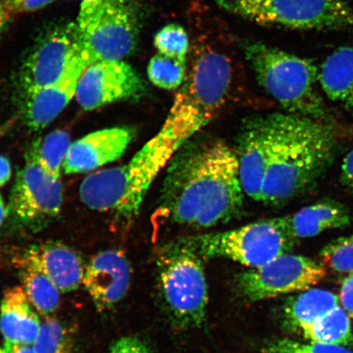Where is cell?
Returning a JSON list of instances; mask_svg holds the SVG:
<instances>
[{"label":"cell","mask_w":353,"mask_h":353,"mask_svg":"<svg viewBox=\"0 0 353 353\" xmlns=\"http://www.w3.org/2000/svg\"><path fill=\"white\" fill-rule=\"evenodd\" d=\"M245 195L235 149L221 140L188 141L167 165L159 211L170 223L213 228L240 214Z\"/></svg>","instance_id":"6da1fadb"},{"label":"cell","mask_w":353,"mask_h":353,"mask_svg":"<svg viewBox=\"0 0 353 353\" xmlns=\"http://www.w3.org/2000/svg\"><path fill=\"white\" fill-rule=\"evenodd\" d=\"M274 144L261 201L281 206L303 195L332 160L336 132L327 121L292 113H272Z\"/></svg>","instance_id":"7a4b0ae2"},{"label":"cell","mask_w":353,"mask_h":353,"mask_svg":"<svg viewBox=\"0 0 353 353\" xmlns=\"http://www.w3.org/2000/svg\"><path fill=\"white\" fill-rule=\"evenodd\" d=\"M183 145L163 125L127 164L83 179L79 188L81 201L91 210L112 212L121 223L130 225L154 180Z\"/></svg>","instance_id":"3957f363"},{"label":"cell","mask_w":353,"mask_h":353,"mask_svg":"<svg viewBox=\"0 0 353 353\" xmlns=\"http://www.w3.org/2000/svg\"><path fill=\"white\" fill-rule=\"evenodd\" d=\"M232 82L227 55L209 44H196L186 78L176 91L164 125L183 145L188 143L222 109Z\"/></svg>","instance_id":"277c9868"},{"label":"cell","mask_w":353,"mask_h":353,"mask_svg":"<svg viewBox=\"0 0 353 353\" xmlns=\"http://www.w3.org/2000/svg\"><path fill=\"white\" fill-rule=\"evenodd\" d=\"M241 46L260 86L286 112L327 121V110L316 90L319 69L312 60L259 41H242Z\"/></svg>","instance_id":"5b68a950"},{"label":"cell","mask_w":353,"mask_h":353,"mask_svg":"<svg viewBox=\"0 0 353 353\" xmlns=\"http://www.w3.org/2000/svg\"><path fill=\"white\" fill-rule=\"evenodd\" d=\"M295 241L281 217L232 230L183 237L178 243L201 259H227L252 269L289 254Z\"/></svg>","instance_id":"8992f818"},{"label":"cell","mask_w":353,"mask_h":353,"mask_svg":"<svg viewBox=\"0 0 353 353\" xmlns=\"http://www.w3.org/2000/svg\"><path fill=\"white\" fill-rule=\"evenodd\" d=\"M77 28L88 65L123 60L136 47L139 12L134 0H83Z\"/></svg>","instance_id":"52a82bcc"},{"label":"cell","mask_w":353,"mask_h":353,"mask_svg":"<svg viewBox=\"0 0 353 353\" xmlns=\"http://www.w3.org/2000/svg\"><path fill=\"white\" fill-rule=\"evenodd\" d=\"M232 14L259 25L294 30L353 28V11L342 0H212Z\"/></svg>","instance_id":"ba28073f"},{"label":"cell","mask_w":353,"mask_h":353,"mask_svg":"<svg viewBox=\"0 0 353 353\" xmlns=\"http://www.w3.org/2000/svg\"><path fill=\"white\" fill-rule=\"evenodd\" d=\"M159 268L161 294L172 319L183 329L201 326L209 299L202 259L176 242L163 250Z\"/></svg>","instance_id":"9c48e42d"},{"label":"cell","mask_w":353,"mask_h":353,"mask_svg":"<svg viewBox=\"0 0 353 353\" xmlns=\"http://www.w3.org/2000/svg\"><path fill=\"white\" fill-rule=\"evenodd\" d=\"M63 200L60 179L52 178L42 169L33 145L17 175L8 213L21 227L39 231L59 215Z\"/></svg>","instance_id":"30bf717a"},{"label":"cell","mask_w":353,"mask_h":353,"mask_svg":"<svg viewBox=\"0 0 353 353\" xmlns=\"http://www.w3.org/2000/svg\"><path fill=\"white\" fill-rule=\"evenodd\" d=\"M326 276L324 264L304 256L286 254L236 278L242 298L250 303L311 289Z\"/></svg>","instance_id":"8fae6325"},{"label":"cell","mask_w":353,"mask_h":353,"mask_svg":"<svg viewBox=\"0 0 353 353\" xmlns=\"http://www.w3.org/2000/svg\"><path fill=\"white\" fill-rule=\"evenodd\" d=\"M145 92V81L131 65L123 60H101L88 65L83 72L76 99L81 108L92 110L142 98Z\"/></svg>","instance_id":"7c38bea8"},{"label":"cell","mask_w":353,"mask_h":353,"mask_svg":"<svg viewBox=\"0 0 353 353\" xmlns=\"http://www.w3.org/2000/svg\"><path fill=\"white\" fill-rule=\"evenodd\" d=\"M81 52L76 23L57 26L34 47L20 70L24 94L54 83Z\"/></svg>","instance_id":"4fadbf2b"},{"label":"cell","mask_w":353,"mask_h":353,"mask_svg":"<svg viewBox=\"0 0 353 353\" xmlns=\"http://www.w3.org/2000/svg\"><path fill=\"white\" fill-rule=\"evenodd\" d=\"M274 144L272 113L247 120L238 136L235 149L240 178L246 196L261 201L265 179Z\"/></svg>","instance_id":"5bb4252c"},{"label":"cell","mask_w":353,"mask_h":353,"mask_svg":"<svg viewBox=\"0 0 353 353\" xmlns=\"http://www.w3.org/2000/svg\"><path fill=\"white\" fill-rule=\"evenodd\" d=\"M88 65L81 52H79L56 82L24 94L23 117L30 129L42 130L59 116L76 97L79 79Z\"/></svg>","instance_id":"9a60e30c"},{"label":"cell","mask_w":353,"mask_h":353,"mask_svg":"<svg viewBox=\"0 0 353 353\" xmlns=\"http://www.w3.org/2000/svg\"><path fill=\"white\" fill-rule=\"evenodd\" d=\"M131 267L120 250L103 251L85 268L83 285L100 312L110 310L125 298L130 289Z\"/></svg>","instance_id":"2e32d148"},{"label":"cell","mask_w":353,"mask_h":353,"mask_svg":"<svg viewBox=\"0 0 353 353\" xmlns=\"http://www.w3.org/2000/svg\"><path fill=\"white\" fill-rule=\"evenodd\" d=\"M135 137L128 126L105 129L83 137L70 145L63 164L66 174H81L120 159Z\"/></svg>","instance_id":"e0dca14e"},{"label":"cell","mask_w":353,"mask_h":353,"mask_svg":"<svg viewBox=\"0 0 353 353\" xmlns=\"http://www.w3.org/2000/svg\"><path fill=\"white\" fill-rule=\"evenodd\" d=\"M20 260L33 265L50 277L61 293L72 292L83 284L85 268L81 257L60 243L32 245Z\"/></svg>","instance_id":"ac0fdd59"},{"label":"cell","mask_w":353,"mask_h":353,"mask_svg":"<svg viewBox=\"0 0 353 353\" xmlns=\"http://www.w3.org/2000/svg\"><path fill=\"white\" fill-rule=\"evenodd\" d=\"M41 324L23 287L8 289L0 305V330L4 343L32 345Z\"/></svg>","instance_id":"d6986e66"},{"label":"cell","mask_w":353,"mask_h":353,"mask_svg":"<svg viewBox=\"0 0 353 353\" xmlns=\"http://www.w3.org/2000/svg\"><path fill=\"white\" fill-rule=\"evenodd\" d=\"M285 223L295 240L309 238L330 230L343 228L352 223L350 210L342 203L324 199L284 217Z\"/></svg>","instance_id":"ffe728a7"},{"label":"cell","mask_w":353,"mask_h":353,"mask_svg":"<svg viewBox=\"0 0 353 353\" xmlns=\"http://www.w3.org/2000/svg\"><path fill=\"white\" fill-rule=\"evenodd\" d=\"M322 90L330 100L353 108V47L339 48L319 72Z\"/></svg>","instance_id":"44dd1931"},{"label":"cell","mask_w":353,"mask_h":353,"mask_svg":"<svg viewBox=\"0 0 353 353\" xmlns=\"http://www.w3.org/2000/svg\"><path fill=\"white\" fill-rule=\"evenodd\" d=\"M339 306V298L328 290L308 289L290 300L285 307L287 323L302 330Z\"/></svg>","instance_id":"7402d4cb"},{"label":"cell","mask_w":353,"mask_h":353,"mask_svg":"<svg viewBox=\"0 0 353 353\" xmlns=\"http://www.w3.org/2000/svg\"><path fill=\"white\" fill-rule=\"evenodd\" d=\"M22 287L35 310L50 315L59 308L61 291L50 277L33 265L19 260Z\"/></svg>","instance_id":"603a6c76"},{"label":"cell","mask_w":353,"mask_h":353,"mask_svg":"<svg viewBox=\"0 0 353 353\" xmlns=\"http://www.w3.org/2000/svg\"><path fill=\"white\" fill-rule=\"evenodd\" d=\"M301 331L311 342L342 347L353 344L350 315L339 305Z\"/></svg>","instance_id":"cb8c5ba5"},{"label":"cell","mask_w":353,"mask_h":353,"mask_svg":"<svg viewBox=\"0 0 353 353\" xmlns=\"http://www.w3.org/2000/svg\"><path fill=\"white\" fill-rule=\"evenodd\" d=\"M68 132L57 130L34 144L39 165L54 179H60L61 169L70 147Z\"/></svg>","instance_id":"d4e9b609"},{"label":"cell","mask_w":353,"mask_h":353,"mask_svg":"<svg viewBox=\"0 0 353 353\" xmlns=\"http://www.w3.org/2000/svg\"><path fill=\"white\" fill-rule=\"evenodd\" d=\"M187 72V59H174L160 54L152 57L148 66L150 81L167 91L178 90Z\"/></svg>","instance_id":"484cf974"},{"label":"cell","mask_w":353,"mask_h":353,"mask_svg":"<svg viewBox=\"0 0 353 353\" xmlns=\"http://www.w3.org/2000/svg\"><path fill=\"white\" fill-rule=\"evenodd\" d=\"M32 347L35 353H72L68 331L54 319L43 322Z\"/></svg>","instance_id":"4316f807"},{"label":"cell","mask_w":353,"mask_h":353,"mask_svg":"<svg viewBox=\"0 0 353 353\" xmlns=\"http://www.w3.org/2000/svg\"><path fill=\"white\" fill-rule=\"evenodd\" d=\"M154 46L158 54L179 59H187L191 46L186 30L176 23L159 30L154 37Z\"/></svg>","instance_id":"83f0119b"},{"label":"cell","mask_w":353,"mask_h":353,"mask_svg":"<svg viewBox=\"0 0 353 353\" xmlns=\"http://www.w3.org/2000/svg\"><path fill=\"white\" fill-rule=\"evenodd\" d=\"M321 263L331 271L353 273V234L329 243L321 252Z\"/></svg>","instance_id":"f1b7e54d"},{"label":"cell","mask_w":353,"mask_h":353,"mask_svg":"<svg viewBox=\"0 0 353 353\" xmlns=\"http://www.w3.org/2000/svg\"><path fill=\"white\" fill-rule=\"evenodd\" d=\"M263 353H353L347 348L320 343H303L290 339H275L263 348Z\"/></svg>","instance_id":"f546056e"},{"label":"cell","mask_w":353,"mask_h":353,"mask_svg":"<svg viewBox=\"0 0 353 353\" xmlns=\"http://www.w3.org/2000/svg\"><path fill=\"white\" fill-rule=\"evenodd\" d=\"M54 0H3L4 8L10 17L20 13L41 10Z\"/></svg>","instance_id":"4dcf8cb0"},{"label":"cell","mask_w":353,"mask_h":353,"mask_svg":"<svg viewBox=\"0 0 353 353\" xmlns=\"http://www.w3.org/2000/svg\"><path fill=\"white\" fill-rule=\"evenodd\" d=\"M110 353H152V352L139 338L125 336L114 343Z\"/></svg>","instance_id":"1f68e13d"},{"label":"cell","mask_w":353,"mask_h":353,"mask_svg":"<svg viewBox=\"0 0 353 353\" xmlns=\"http://www.w3.org/2000/svg\"><path fill=\"white\" fill-rule=\"evenodd\" d=\"M341 300L343 308L353 319V273L348 274L342 282Z\"/></svg>","instance_id":"d6a6232c"},{"label":"cell","mask_w":353,"mask_h":353,"mask_svg":"<svg viewBox=\"0 0 353 353\" xmlns=\"http://www.w3.org/2000/svg\"><path fill=\"white\" fill-rule=\"evenodd\" d=\"M341 183L353 192V149L344 158L341 175Z\"/></svg>","instance_id":"836d02e7"},{"label":"cell","mask_w":353,"mask_h":353,"mask_svg":"<svg viewBox=\"0 0 353 353\" xmlns=\"http://www.w3.org/2000/svg\"><path fill=\"white\" fill-rule=\"evenodd\" d=\"M0 353H35V352L32 345L4 343L3 347L0 348Z\"/></svg>","instance_id":"e575fe53"},{"label":"cell","mask_w":353,"mask_h":353,"mask_svg":"<svg viewBox=\"0 0 353 353\" xmlns=\"http://www.w3.org/2000/svg\"><path fill=\"white\" fill-rule=\"evenodd\" d=\"M12 170L10 161L6 157L0 156V188L10 179Z\"/></svg>","instance_id":"d590c367"},{"label":"cell","mask_w":353,"mask_h":353,"mask_svg":"<svg viewBox=\"0 0 353 353\" xmlns=\"http://www.w3.org/2000/svg\"><path fill=\"white\" fill-rule=\"evenodd\" d=\"M10 19L11 17L8 16L6 8H4L3 0H0V34L3 33L8 21Z\"/></svg>","instance_id":"8d00e7d4"},{"label":"cell","mask_w":353,"mask_h":353,"mask_svg":"<svg viewBox=\"0 0 353 353\" xmlns=\"http://www.w3.org/2000/svg\"><path fill=\"white\" fill-rule=\"evenodd\" d=\"M8 214V210L4 205V201L1 195H0V226H1L4 219H6Z\"/></svg>","instance_id":"74e56055"}]
</instances>
